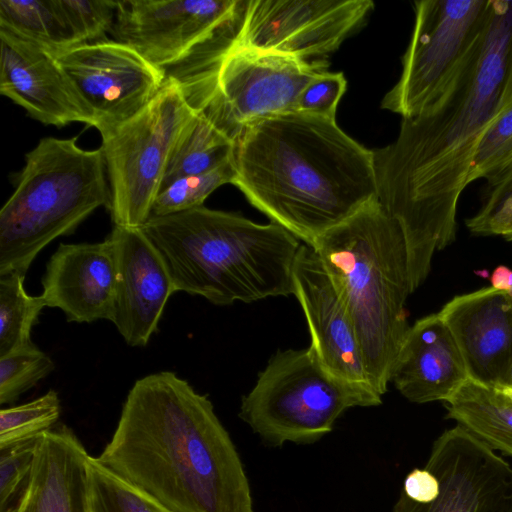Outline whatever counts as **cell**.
I'll list each match as a JSON object with an SVG mask.
<instances>
[{
  "instance_id": "21",
  "label": "cell",
  "mask_w": 512,
  "mask_h": 512,
  "mask_svg": "<svg viewBox=\"0 0 512 512\" xmlns=\"http://www.w3.org/2000/svg\"><path fill=\"white\" fill-rule=\"evenodd\" d=\"M89 458L69 427L41 433L28 482L12 512H90Z\"/></svg>"
},
{
  "instance_id": "10",
  "label": "cell",
  "mask_w": 512,
  "mask_h": 512,
  "mask_svg": "<svg viewBox=\"0 0 512 512\" xmlns=\"http://www.w3.org/2000/svg\"><path fill=\"white\" fill-rule=\"evenodd\" d=\"M491 0L414 1L415 21L398 82L381 108L402 119L440 99L478 49Z\"/></svg>"
},
{
  "instance_id": "3",
  "label": "cell",
  "mask_w": 512,
  "mask_h": 512,
  "mask_svg": "<svg viewBox=\"0 0 512 512\" xmlns=\"http://www.w3.org/2000/svg\"><path fill=\"white\" fill-rule=\"evenodd\" d=\"M233 185L304 244L377 198L373 150L335 119L300 112L260 118L235 141Z\"/></svg>"
},
{
  "instance_id": "30",
  "label": "cell",
  "mask_w": 512,
  "mask_h": 512,
  "mask_svg": "<svg viewBox=\"0 0 512 512\" xmlns=\"http://www.w3.org/2000/svg\"><path fill=\"white\" fill-rule=\"evenodd\" d=\"M54 369L53 360L36 345L0 357V404L14 402Z\"/></svg>"
},
{
  "instance_id": "13",
  "label": "cell",
  "mask_w": 512,
  "mask_h": 512,
  "mask_svg": "<svg viewBox=\"0 0 512 512\" xmlns=\"http://www.w3.org/2000/svg\"><path fill=\"white\" fill-rule=\"evenodd\" d=\"M425 467L438 480L435 496L415 502L401 492L393 512H512V467L461 426L434 441Z\"/></svg>"
},
{
  "instance_id": "2",
  "label": "cell",
  "mask_w": 512,
  "mask_h": 512,
  "mask_svg": "<svg viewBox=\"0 0 512 512\" xmlns=\"http://www.w3.org/2000/svg\"><path fill=\"white\" fill-rule=\"evenodd\" d=\"M94 458L172 512H253L242 461L212 402L173 372L134 383Z\"/></svg>"
},
{
  "instance_id": "28",
  "label": "cell",
  "mask_w": 512,
  "mask_h": 512,
  "mask_svg": "<svg viewBox=\"0 0 512 512\" xmlns=\"http://www.w3.org/2000/svg\"><path fill=\"white\" fill-rule=\"evenodd\" d=\"M90 512H172L119 479L90 456Z\"/></svg>"
},
{
  "instance_id": "12",
  "label": "cell",
  "mask_w": 512,
  "mask_h": 512,
  "mask_svg": "<svg viewBox=\"0 0 512 512\" xmlns=\"http://www.w3.org/2000/svg\"><path fill=\"white\" fill-rule=\"evenodd\" d=\"M373 7L370 0H243L234 42L305 61L324 59Z\"/></svg>"
},
{
  "instance_id": "1",
  "label": "cell",
  "mask_w": 512,
  "mask_h": 512,
  "mask_svg": "<svg viewBox=\"0 0 512 512\" xmlns=\"http://www.w3.org/2000/svg\"><path fill=\"white\" fill-rule=\"evenodd\" d=\"M511 24L512 0H491L481 43L447 92L373 150L377 198L404 235L413 291L455 239L459 198L498 111Z\"/></svg>"
},
{
  "instance_id": "36",
  "label": "cell",
  "mask_w": 512,
  "mask_h": 512,
  "mask_svg": "<svg viewBox=\"0 0 512 512\" xmlns=\"http://www.w3.org/2000/svg\"><path fill=\"white\" fill-rule=\"evenodd\" d=\"M512 104V24L508 36L505 63H504V78L502 83L501 94L498 103V111L496 115L502 113L506 108ZM495 115V116H496Z\"/></svg>"
},
{
  "instance_id": "15",
  "label": "cell",
  "mask_w": 512,
  "mask_h": 512,
  "mask_svg": "<svg viewBox=\"0 0 512 512\" xmlns=\"http://www.w3.org/2000/svg\"><path fill=\"white\" fill-rule=\"evenodd\" d=\"M292 286L309 328V346L322 366L341 381L374 390L346 306L309 245L301 244L297 251Z\"/></svg>"
},
{
  "instance_id": "17",
  "label": "cell",
  "mask_w": 512,
  "mask_h": 512,
  "mask_svg": "<svg viewBox=\"0 0 512 512\" xmlns=\"http://www.w3.org/2000/svg\"><path fill=\"white\" fill-rule=\"evenodd\" d=\"M116 264L112 323L130 346H145L158 331L165 306L176 292L158 250L141 228L114 226L108 235Z\"/></svg>"
},
{
  "instance_id": "37",
  "label": "cell",
  "mask_w": 512,
  "mask_h": 512,
  "mask_svg": "<svg viewBox=\"0 0 512 512\" xmlns=\"http://www.w3.org/2000/svg\"><path fill=\"white\" fill-rule=\"evenodd\" d=\"M491 287L504 292L512 299V269L505 265L497 266L490 277Z\"/></svg>"
},
{
  "instance_id": "4",
  "label": "cell",
  "mask_w": 512,
  "mask_h": 512,
  "mask_svg": "<svg viewBox=\"0 0 512 512\" xmlns=\"http://www.w3.org/2000/svg\"><path fill=\"white\" fill-rule=\"evenodd\" d=\"M164 260L176 292L214 305L293 294L299 240L283 227L203 206L151 216L141 228Z\"/></svg>"
},
{
  "instance_id": "34",
  "label": "cell",
  "mask_w": 512,
  "mask_h": 512,
  "mask_svg": "<svg viewBox=\"0 0 512 512\" xmlns=\"http://www.w3.org/2000/svg\"><path fill=\"white\" fill-rule=\"evenodd\" d=\"M346 88L347 80L342 72H322L302 89L296 101L295 111L335 119L338 103Z\"/></svg>"
},
{
  "instance_id": "23",
  "label": "cell",
  "mask_w": 512,
  "mask_h": 512,
  "mask_svg": "<svg viewBox=\"0 0 512 512\" xmlns=\"http://www.w3.org/2000/svg\"><path fill=\"white\" fill-rule=\"evenodd\" d=\"M234 148L235 142L198 110L173 148L161 189L180 177L201 174L222 166L233 159Z\"/></svg>"
},
{
  "instance_id": "5",
  "label": "cell",
  "mask_w": 512,
  "mask_h": 512,
  "mask_svg": "<svg viewBox=\"0 0 512 512\" xmlns=\"http://www.w3.org/2000/svg\"><path fill=\"white\" fill-rule=\"evenodd\" d=\"M311 247L350 315L369 382L383 395L410 328L405 302L413 291L402 230L375 198Z\"/></svg>"
},
{
  "instance_id": "19",
  "label": "cell",
  "mask_w": 512,
  "mask_h": 512,
  "mask_svg": "<svg viewBox=\"0 0 512 512\" xmlns=\"http://www.w3.org/2000/svg\"><path fill=\"white\" fill-rule=\"evenodd\" d=\"M41 282L45 305L63 311L67 321H112L116 264L111 240L60 244Z\"/></svg>"
},
{
  "instance_id": "9",
  "label": "cell",
  "mask_w": 512,
  "mask_h": 512,
  "mask_svg": "<svg viewBox=\"0 0 512 512\" xmlns=\"http://www.w3.org/2000/svg\"><path fill=\"white\" fill-rule=\"evenodd\" d=\"M197 112L180 83L167 78L140 112L100 132L114 226L142 228L151 217L173 148Z\"/></svg>"
},
{
  "instance_id": "26",
  "label": "cell",
  "mask_w": 512,
  "mask_h": 512,
  "mask_svg": "<svg viewBox=\"0 0 512 512\" xmlns=\"http://www.w3.org/2000/svg\"><path fill=\"white\" fill-rule=\"evenodd\" d=\"M466 226L473 234L512 242V160L485 179L480 207Z\"/></svg>"
},
{
  "instance_id": "38",
  "label": "cell",
  "mask_w": 512,
  "mask_h": 512,
  "mask_svg": "<svg viewBox=\"0 0 512 512\" xmlns=\"http://www.w3.org/2000/svg\"><path fill=\"white\" fill-rule=\"evenodd\" d=\"M509 385H511V386H512V370H511V373H510Z\"/></svg>"
},
{
  "instance_id": "20",
  "label": "cell",
  "mask_w": 512,
  "mask_h": 512,
  "mask_svg": "<svg viewBox=\"0 0 512 512\" xmlns=\"http://www.w3.org/2000/svg\"><path fill=\"white\" fill-rule=\"evenodd\" d=\"M469 378L460 350L438 313L410 326L392 375L396 389L409 401H447Z\"/></svg>"
},
{
  "instance_id": "24",
  "label": "cell",
  "mask_w": 512,
  "mask_h": 512,
  "mask_svg": "<svg viewBox=\"0 0 512 512\" xmlns=\"http://www.w3.org/2000/svg\"><path fill=\"white\" fill-rule=\"evenodd\" d=\"M0 29L55 54L80 45L59 0H0Z\"/></svg>"
},
{
  "instance_id": "18",
  "label": "cell",
  "mask_w": 512,
  "mask_h": 512,
  "mask_svg": "<svg viewBox=\"0 0 512 512\" xmlns=\"http://www.w3.org/2000/svg\"><path fill=\"white\" fill-rule=\"evenodd\" d=\"M449 328L469 378L509 384L512 370V299L493 287L455 296L438 312Z\"/></svg>"
},
{
  "instance_id": "14",
  "label": "cell",
  "mask_w": 512,
  "mask_h": 512,
  "mask_svg": "<svg viewBox=\"0 0 512 512\" xmlns=\"http://www.w3.org/2000/svg\"><path fill=\"white\" fill-rule=\"evenodd\" d=\"M56 57L89 107L99 133L140 112L167 79L136 50L116 40L78 45Z\"/></svg>"
},
{
  "instance_id": "22",
  "label": "cell",
  "mask_w": 512,
  "mask_h": 512,
  "mask_svg": "<svg viewBox=\"0 0 512 512\" xmlns=\"http://www.w3.org/2000/svg\"><path fill=\"white\" fill-rule=\"evenodd\" d=\"M447 417L493 450L512 456V386L470 378L447 400Z\"/></svg>"
},
{
  "instance_id": "33",
  "label": "cell",
  "mask_w": 512,
  "mask_h": 512,
  "mask_svg": "<svg viewBox=\"0 0 512 512\" xmlns=\"http://www.w3.org/2000/svg\"><path fill=\"white\" fill-rule=\"evenodd\" d=\"M38 437L0 448V512H12L32 468Z\"/></svg>"
},
{
  "instance_id": "7",
  "label": "cell",
  "mask_w": 512,
  "mask_h": 512,
  "mask_svg": "<svg viewBox=\"0 0 512 512\" xmlns=\"http://www.w3.org/2000/svg\"><path fill=\"white\" fill-rule=\"evenodd\" d=\"M382 403L371 388L331 375L310 346L278 350L243 396L239 417L269 447L311 444L330 433L349 408Z\"/></svg>"
},
{
  "instance_id": "25",
  "label": "cell",
  "mask_w": 512,
  "mask_h": 512,
  "mask_svg": "<svg viewBox=\"0 0 512 512\" xmlns=\"http://www.w3.org/2000/svg\"><path fill=\"white\" fill-rule=\"evenodd\" d=\"M25 274L0 275V357L34 347L33 326L46 307L42 296L28 295Z\"/></svg>"
},
{
  "instance_id": "31",
  "label": "cell",
  "mask_w": 512,
  "mask_h": 512,
  "mask_svg": "<svg viewBox=\"0 0 512 512\" xmlns=\"http://www.w3.org/2000/svg\"><path fill=\"white\" fill-rule=\"evenodd\" d=\"M512 160V104L496 115L478 142L469 184L485 180Z\"/></svg>"
},
{
  "instance_id": "11",
  "label": "cell",
  "mask_w": 512,
  "mask_h": 512,
  "mask_svg": "<svg viewBox=\"0 0 512 512\" xmlns=\"http://www.w3.org/2000/svg\"><path fill=\"white\" fill-rule=\"evenodd\" d=\"M243 0L118 1L112 29L167 78H176L236 34Z\"/></svg>"
},
{
  "instance_id": "32",
  "label": "cell",
  "mask_w": 512,
  "mask_h": 512,
  "mask_svg": "<svg viewBox=\"0 0 512 512\" xmlns=\"http://www.w3.org/2000/svg\"><path fill=\"white\" fill-rule=\"evenodd\" d=\"M80 45L108 40L117 12L115 0H59Z\"/></svg>"
},
{
  "instance_id": "35",
  "label": "cell",
  "mask_w": 512,
  "mask_h": 512,
  "mask_svg": "<svg viewBox=\"0 0 512 512\" xmlns=\"http://www.w3.org/2000/svg\"><path fill=\"white\" fill-rule=\"evenodd\" d=\"M438 490L436 476L424 466L415 468L404 479L402 493L415 502L431 500Z\"/></svg>"
},
{
  "instance_id": "27",
  "label": "cell",
  "mask_w": 512,
  "mask_h": 512,
  "mask_svg": "<svg viewBox=\"0 0 512 512\" xmlns=\"http://www.w3.org/2000/svg\"><path fill=\"white\" fill-rule=\"evenodd\" d=\"M234 178V159L208 172L180 177L159 191L151 216H167L203 206L210 194L222 185L232 184Z\"/></svg>"
},
{
  "instance_id": "8",
  "label": "cell",
  "mask_w": 512,
  "mask_h": 512,
  "mask_svg": "<svg viewBox=\"0 0 512 512\" xmlns=\"http://www.w3.org/2000/svg\"><path fill=\"white\" fill-rule=\"evenodd\" d=\"M328 66L325 59L300 60L238 46L233 40L181 83L187 84L199 110L235 142L247 124L295 111L302 89Z\"/></svg>"
},
{
  "instance_id": "29",
  "label": "cell",
  "mask_w": 512,
  "mask_h": 512,
  "mask_svg": "<svg viewBox=\"0 0 512 512\" xmlns=\"http://www.w3.org/2000/svg\"><path fill=\"white\" fill-rule=\"evenodd\" d=\"M61 414L56 391L50 390L28 403L0 411V448L37 437L51 429Z\"/></svg>"
},
{
  "instance_id": "6",
  "label": "cell",
  "mask_w": 512,
  "mask_h": 512,
  "mask_svg": "<svg viewBox=\"0 0 512 512\" xmlns=\"http://www.w3.org/2000/svg\"><path fill=\"white\" fill-rule=\"evenodd\" d=\"M77 139L44 137L25 155L0 211V275L26 274L44 247L73 233L98 208H109L103 153L81 148Z\"/></svg>"
},
{
  "instance_id": "16",
  "label": "cell",
  "mask_w": 512,
  "mask_h": 512,
  "mask_svg": "<svg viewBox=\"0 0 512 512\" xmlns=\"http://www.w3.org/2000/svg\"><path fill=\"white\" fill-rule=\"evenodd\" d=\"M0 42L1 95L44 125L94 127L89 107L55 53L5 29H0Z\"/></svg>"
}]
</instances>
